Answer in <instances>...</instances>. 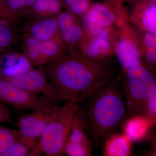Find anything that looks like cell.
Returning a JSON list of instances; mask_svg holds the SVG:
<instances>
[{
    "instance_id": "6da1fadb",
    "label": "cell",
    "mask_w": 156,
    "mask_h": 156,
    "mask_svg": "<svg viewBox=\"0 0 156 156\" xmlns=\"http://www.w3.org/2000/svg\"><path fill=\"white\" fill-rule=\"evenodd\" d=\"M61 101L85 102L92 92L117 73L112 58L96 59L69 50L44 66Z\"/></svg>"
},
{
    "instance_id": "7a4b0ae2",
    "label": "cell",
    "mask_w": 156,
    "mask_h": 156,
    "mask_svg": "<svg viewBox=\"0 0 156 156\" xmlns=\"http://www.w3.org/2000/svg\"><path fill=\"white\" fill-rule=\"evenodd\" d=\"M117 73L101 84L85 101L82 109L87 131L95 144L100 146L116 132L127 116V109Z\"/></svg>"
},
{
    "instance_id": "3957f363",
    "label": "cell",
    "mask_w": 156,
    "mask_h": 156,
    "mask_svg": "<svg viewBox=\"0 0 156 156\" xmlns=\"http://www.w3.org/2000/svg\"><path fill=\"white\" fill-rule=\"evenodd\" d=\"M120 78L127 109L126 119L142 115L148 99L156 92L153 74L140 64L124 70Z\"/></svg>"
},
{
    "instance_id": "277c9868",
    "label": "cell",
    "mask_w": 156,
    "mask_h": 156,
    "mask_svg": "<svg viewBox=\"0 0 156 156\" xmlns=\"http://www.w3.org/2000/svg\"><path fill=\"white\" fill-rule=\"evenodd\" d=\"M82 109L79 103L71 101L58 107L39 139V147L42 154L48 156L64 155V146L71 128Z\"/></svg>"
},
{
    "instance_id": "5b68a950",
    "label": "cell",
    "mask_w": 156,
    "mask_h": 156,
    "mask_svg": "<svg viewBox=\"0 0 156 156\" xmlns=\"http://www.w3.org/2000/svg\"><path fill=\"white\" fill-rule=\"evenodd\" d=\"M0 101L18 110L53 112L58 108L44 96L30 93L9 81L1 79Z\"/></svg>"
},
{
    "instance_id": "8992f818",
    "label": "cell",
    "mask_w": 156,
    "mask_h": 156,
    "mask_svg": "<svg viewBox=\"0 0 156 156\" xmlns=\"http://www.w3.org/2000/svg\"><path fill=\"white\" fill-rule=\"evenodd\" d=\"M126 12L123 7L115 8L108 3L92 4L88 11L81 16V22L86 31L119 27L126 22Z\"/></svg>"
},
{
    "instance_id": "52a82bcc",
    "label": "cell",
    "mask_w": 156,
    "mask_h": 156,
    "mask_svg": "<svg viewBox=\"0 0 156 156\" xmlns=\"http://www.w3.org/2000/svg\"><path fill=\"white\" fill-rule=\"evenodd\" d=\"M115 36L114 53L124 70L141 64V41L126 23L118 27Z\"/></svg>"
},
{
    "instance_id": "ba28073f",
    "label": "cell",
    "mask_w": 156,
    "mask_h": 156,
    "mask_svg": "<svg viewBox=\"0 0 156 156\" xmlns=\"http://www.w3.org/2000/svg\"><path fill=\"white\" fill-rule=\"evenodd\" d=\"M8 81L30 93L41 95L54 104L61 101L58 92L48 78L44 66L34 67Z\"/></svg>"
},
{
    "instance_id": "9c48e42d",
    "label": "cell",
    "mask_w": 156,
    "mask_h": 156,
    "mask_svg": "<svg viewBox=\"0 0 156 156\" xmlns=\"http://www.w3.org/2000/svg\"><path fill=\"white\" fill-rule=\"evenodd\" d=\"M78 51L84 56L96 59L111 58L114 53L116 30L113 29L86 31Z\"/></svg>"
},
{
    "instance_id": "30bf717a",
    "label": "cell",
    "mask_w": 156,
    "mask_h": 156,
    "mask_svg": "<svg viewBox=\"0 0 156 156\" xmlns=\"http://www.w3.org/2000/svg\"><path fill=\"white\" fill-rule=\"evenodd\" d=\"M86 130H87V126L82 109L71 128L65 144L64 154L69 156L92 155V144Z\"/></svg>"
},
{
    "instance_id": "8fae6325",
    "label": "cell",
    "mask_w": 156,
    "mask_h": 156,
    "mask_svg": "<svg viewBox=\"0 0 156 156\" xmlns=\"http://www.w3.org/2000/svg\"><path fill=\"white\" fill-rule=\"evenodd\" d=\"M59 35L69 50H78L85 30L78 17L67 11H61L56 16Z\"/></svg>"
},
{
    "instance_id": "7c38bea8",
    "label": "cell",
    "mask_w": 156,
    "mask_h": 156,
    "mask_svg": "<svg viewBox=\"0 0 156 156\" xmlns=\"http://www.w3.org/2000/svg\"><path fill=\"white\" fill-rule=\"evenodd\" d=\"M23 52L12 49L0 53V79L8 80L34 68Z\"/></svg>"
},
{
    "instance_id": "4fadbf2b",
    "label": "cell",
    "mask_w": 156,
    "mask_h": 156,
    "mask_svg": "<svg viewBox=\"0 0 156 156\" xmlns=\"http://www.w3.org/2000/svg\"><path fill=\"white\" fill-rule=\"evenodd\" d=\"M56 111H32L30 113L20 117L17 126L20 134L30 139L39 140Z\"/></svg>"
},
{
    "instance_id": "5bb4252c",
    "label": "cell",
    "mask_w": 156,
    "mask_h": 156,
    "mask_svg": "<svg viewBox=\"0 0 156 156\" xmlns=\"http://www.w3.org/2000/svg\"><path fill=\"white\" fill-rule=\"evenodd\" d=\"M23 33L40 41H48L60 37L56 17L25 20Z\"/></svg>"
},
{
    "instance_id": "9a60e30c",
    "label": "cell",
    "mask_w": 156,
    "mask_h": 156,
    "mask_svg": "<svg viewBox=\"0 0 156 156\" xmlns=\"http://www.w3.org/2000/svg\"><path fill=\"white\" fill-rule=\"evenodd\" d=\"M131 19L143 33L156 34V0H140L136 4Z\"/></svg>"
},
{
    "instance_id": "2e32d148",
    "label": "cell",
    "mask_w": 156,
    "mask_h": 156,
    "mask_svg": "<svg viewBox=\"0 0 156 156\" xmlns=\"http://www.w3.org/2000/svg\"><path fill=\"white\" fill-rule=\"evenodd\" d=\"M63 6L62 0H35L21 16V19L33 20L56 17Z\"/></svg>"
},
{
    "instance_id": "e0dca14e",
    "label": "cell",
    "mask_w": 156,
    "mask_h": 156,
    "mask_svg": "<svg viewBox=\"0 0 156 156\" xmlns=\"http://www.w3.org/2000/svg\"><path fill=\"white\" fill-rule=\"evenodd\" d=\"M155 123L144 115L129 117L124 122L123 133L132 142L140 141L147 136Z\"/></svg>"
},
{
    "instance_id": "ac0fdd59",
    "label": "cell",
    "mask_w": 156,
    "mask_h": 156,
    "mask_svg": "<svg viewBox=\"0 0 156 156\" xmlns=\"http://www.w3.org/2000/svg\"><path fill=\"white\" fill-rule=\"evenodd\" d=\"M132 141L124 133L116 132L109 135L103 142V154L106 156H128L131 153Z\"/></svg>"
},
{
    "instance_id": "d6986e66",
    "label": "cell",
    "mask_w": 156,
    "mask_h": 156,
    "mask_svg": "<svg viewBox=\"0 0 156 156\" xmlns=\"http://www.w3.org/2000/svg\"><path fill=\"white\" fill-rule=\"evenodd\" d=\"M20 21L0 19V50L12 49L21 39L23 30L19 26Z\"/></svg>"
},
{
    "instance_id": "ffe728a7",
    "label": "cell",
    "mask_w": 156,
    "mask_h": 156,
    "mask_svg": "<svg viewBox=\"0 0 156 156\" xmlns=\"http://www.w3.org/2000/svg\"><path fill=\"white\" fill-rule=\"evenodd\" d=\"M39 140L30 139L21 135L3 156H41L42 154L39 147Z\"/></svg>"
},
{
    "instance_id": "44dd1931",
    "label": "cell",
    "mask_w": 156,
    "mask_h": 156,
    "mask_svg": "<svg viewBox=\"0 0 156 156\" xmlns=\"http://www.w3.org/2000/svg\"><path fill=\"white\" fill-rule=\"evenodd\" d=\"M21 136L18 130L0 125V156H3Z\"/></svg>"
},
{
    "instance_id": "7402d4cb",
    "label": "cell",
    "mask_w": 156,
    "mask_h": 156,
    "mask_svg": "<svg viewBox=\"0 0 156 156\" xmlns=\"http://www.w3.org/2000/svg\"><path fill=\"white\" fill-rule=\"evenodd\" d=\"M35 0H6L11 11L21 19L22 14L32 5Z\"/></svg>"
},
{
    "instance_id": "603a6c76",
    "label": "cell",
    "mask_w": 156,
    "mask_h": 156,
    "mask_svg": "<svg viewBox=\"0 0 156 156\" xmlns=\"http://www.w3.org/2000/svg\"><path fill=\"white\" fill-rule=\"evenodd\" d=\"M92 0H78L67 8L66 11L78 17L82 16L88 11L92 5Z\"/></svg>"
},
{
    "instance_id": "cb8c5ba5",
    "label": "cell",
    "mask_w": 156,
    "mask_h": 156,
    "mask_svg": "<svg viewBox=\"0 0 156 156\" xmlns=\"http://www.w3.org/2000/svg\"><path fill=\"white\" fill-rule=\"evenodd\" d=\"M142 115L156 122V92L148 99L145 104Z\"/></svg>"
},
{
    "instance_id": "d4e9b609",
    "label": "cell",
    "mask_w": 156,
    "mask_h": 156,
    "mask_svg": "<svg viewBox=\"0 0 156 156\" xmlns=\"http://www.w3.org/2000/svg\"><path fill=\"white\" fill-rule=\"evenodd\" d=\"M0 19L20 20L21 19L17 14L10 10L6 0H0Z\"/></svg>"
},
{
    "instance_id": "484cf974",
    "label": "cell",
    "mask_w": 156,
    "mask_h": 156,
    "mask_svg": "<svg viewBox=\"0 0 156 156\" xmlns=\"http://www.w3.org/2000/svg\"><path fill=\"white\" fill-rule=\"evenodd\" d=\"M5 123H14L12 115L8 105L0 101V125Z\"/></svg>"
},
{
    "instance_id": "4316f807",
    "label": "cell",
    "mask_w": 156,
    "mask_h": 156,
    "mask_svg": "<svg viewBox=\"0 0 156 156\" xmlns=\"http://www.w3.org/2000/svg\"><path fill=\"white\" fill-rule=\"evenodd\" d=\"M140 0H107L106 2L110 5L116 6H123V3L125 2H129L136 4Z\"/></svg>"
},
{
    "instance_id": "83f0119b",
    "label": "cell",
    "mask_w": 156,
    "mask_h": 156,
    "mask_svg": "<svg viewBox=\"0 0 156 156\" xmlns=\"http://www.w3.org/2000/svg\"><path fill=\"white\" fill-rule=\"evenodd\" d=\"M62 1L63 4V6L66 8L70 5H71L75 2H76L78 0H62Z\"/></svg>"
},
{
    "instance_id": "f1b7e54d",
    "label": "cell",
    "mask_w": 156,
    "mask_h": 156,
    "mask_svg": "<svg viewBox=\"0 0 156 156\" xmlns=\"http://www.w3.org/2000/svg\"><path fill=\"white\" fill-rule=\"evenodd\" d=\"M3 51H3V50H0V53H2V52H3Z\"/></svg>"
}]
</instances>
